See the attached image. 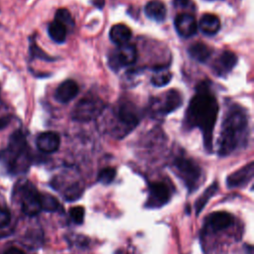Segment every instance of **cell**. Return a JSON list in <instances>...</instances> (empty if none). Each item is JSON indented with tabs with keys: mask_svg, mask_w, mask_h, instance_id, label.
Listing matches in <instances>:
<instances>
[{
	"mask_svg": "<svg viewBox=\"0 0 254 254\" xmlns=\"http://www.w3.org/2000/svg\"><path fill=\"white\" fill-rule=\"evenodd\" d=\"M210 83L209 80H203L196 85L195 93L189 102L184 119V126L187 129L198 128L201 131L203 145L207 152L212 150L213 128L219 109Z\"/></svg>",
	"mask_w": 254,
	"mask_h": 254,
	"instance_id": "1",
	"label": "cell"
},
{
	"mask_svg": "<svg viewBox=\"0 0 254 254\" xmlns=\"http://www.w3.org/2000/svg\"><path fill=\"white\" fill-rule=\"evenodd\" d=\"M248 123V114L244 107L236 103L227 107L217 140V154L220 157L228 156L246 144Z\"/></svg>",
	"mask_w": 254,
	"mask_h": 254,
	"instance_id": "2",
	"label": "cell"
},
{
	"mask_svg": "<svg viewBox=\"0 0 254 254\" xmlns=\"http://www.w3.org/2000/svg\"><path fill=\"white\" fill-rule=\"evenodd\" d=\"M101 115H104L103 130L115 139H123L131 133L138 126L141 118L138 108L129 100H119Z\"/></svg>",
	"mask_w": 254,
	"mask_h": 254,
	"instance_id": "3",
	"label": "cell"
},
{
	"mask_svg": "<svg viewBox=\"0 0 254 254\" xmlns=\"http://www.w3.org/2000/svg\"><path fill=\"white\" fill-rule=\"evenodd\" d=\"M3 159L11 172L21 173L27 171L30 165V154L25 134L16 130L9 139L8 147L3 152Z\"/></svg>",
	"mask_w": 254,
	"mask_h": 254,
	"instance_id": "4",
	"label": "cell"
},
{
	"mask_svg": "<svg viewBox=\"0 0 254 254\" xmlns=\"http://www.w3.org/2000/svg\"><path fill=\"white\" fill-rule=\"evenodd\" d=\"M173 168L190 191H193L199 186L201 169L191 158L177 156L173 161Z\"/></svg>",
	"mask_w": 254,
	"mask_h": 254,
	"instance_id": "5",
	"label": "cell"
},
{
	"mask_svg": "<svg viewBox=\"0 0 254 254\" xmlns=\"http://www.w3.org/2000/svg\"><path fill=\"white\" fill-rule=\"evenodd\" d=\"M105 103L103 99L95 95L82 97L71 111V118L77 122H89L98 118L104 111Z\"/></svg>",
	"mask_w": 254,
	"mask_h": 254,
	"instance_id": "6",
	"label": "cell"
},
{
	"mask_svg": "<svg viewBox=\"0 0 254 254\" xmlns=\"http://www.w3.org/2000/svg\"><path fill=\"white\" fill-rule=\"evenodd\" d=\"M183 104V95L177 89H170L167 92L153 97L150 101V113L153 116H166L179 109Z\"/></svg>",
	"mask_w": 254,
	"mask_h": 254,
	"instance_id": "7",
	"label": "cell"
},
{
	"mask_svg": "<svg viewBox=\"0 0 254 254\" xmlns=\"http://www.w3.org/2000/svg\"><path fill=\"white\" fill-rule=\"evenodd\" d=\"M137 60V50L132 44H125L118 46L108 55V65L114 70L118 71L122 67H126L135 64Z\"/></svg>",
	"mask_w": 254,
	"mask_h": 254,
	"instance_id": "8",
	"label": "cell"
},
{
	"mask_svg": "<svg viewBox=\"0 0 254 254\" xmlns=\"http://www.w3.org/2000/svg\"><path fill=\"white\" fill-rule=\"evenodd\" d=\"M20 187L22 211L29 216L37 215L42 210L40 204V192L29 181L21 183Z\"/></svg>",
	"mask_w": 254,
	"mask_h": 254,
	"instance_id": "9",
	"label": "cell"
},
{
	"mask_svg": "<svg viewBox=\"0 0 254 254\" xmlns=\"http://www.w3.org/2000/svg\"><path fill=\"white\" fill-rule=\"evenodd\" d=\"M170 197L171 191L165 183H151L149 185V196L146 202V206L161 207L170 200Z\"/></svg>",
	"mask_w": 254,
	"mask_h": 254,
	"instance_id": "10",
	"label": "cell"
},
{
	"mask_svg": "<svg viewBox=\"0 0 254 254\" xmlns=\"http://www.w3.org/2000/svg\"><path fill=\"white\" fill-rule=\"evenodd\" d=\"M238 59L236 55L230 51L222 52L212 63L211 69L216 76H226L236 65Z\"/></svg>",
	"mask_w": 254,
	"mask_h": 254,
	"instance_id": "11",
	"label": "cell"
},
{
	"mask_svg": "<svg viewBox=\"0 0 254 254\" xmlns=\"http://www.w3.org/2000/svg\"><path fill=\"white\" fill-rule=\"evenodd\" d=\"M177 33L182 38H190L197 32V23L194 17L189 13L179 14L174 21Z\"/></svg>",
	"mask_w": 254,
	"mask_h": 254,
	"instance_id": "12",
	"label": "cell"
},
{
	"mask_svg": "<svg viewBox=\"0 0 254 254\" xmlns=\"http://www.w3.org/2000/svg\"><path fill=\"white\" fill-rule=\"evenodd\" d=\"M254 175V164L250 162L249 164L243 166L239 170L235 171L227 177L226 184L228 188H238L247 185L253 178Z\"/></svg>",
	"mask_w": 254,
	"mask_h": 254,
	"instance_id": "13",
	"label": "cell"
},
{
	"mask_svg": "<svg viewBox=\"0 0 254 254\" xmlns=\"http://www.w3.org/2000/svg\"><path fill=\"white\" fill-rule=\"evenodd\" d=\"M60 144H61V138L59 134L51 131L41 133L36 139V145L38 149L41 152L47 153V154H51L58 151Z\"/></svg>",
	"mask_w": 254,
	"mask_h": 254,
	"instance_id": "14",
	"label": "cell"
},
{
	"mask_svg": "<svg viewBox=\"0 0 254 254\" xmlns=\"http://www.w3.org/2000/svg\"><path fill=\"white\" fill-rule=\"evenodd\" d=\"M78 91L77 83L72 79H66L56 88L55 97L61 103H67L78 94Z\"/></svg>",
	"mask_w": 254,
	"mask_h": 254,
	"instance_id": "15",
	"label": "cell"
},
{
	"mask_svg": "<svg viewBox=\"0 0 254 254\" xmlns=\"http://www.w3.org/2000/svg\"><path fill=\"white\" fill-rule=\"evenodd\" d=\"M233 220V216L226 211H216L210 213L206 218L208 227L214 232L228 228L230 225H232Z\"/></svg>",
	"mask_w": 254,
	"mask_h": 254,
	"instance_id": "16",
	"label": "cell"
},
{
	"mask_svg": "<svg viewBox=\"0 0 254 254\" xmlns=\"http://www.w3.org/2000/svg\"><path fill=\"white\" fill-rule=\"evenodd\" d=\"M221 24L219 18L210 13L203 14L199 20L198 28L206 36H214L220 30Z\"/></svg>",
	"mask_w": 254,
	"mask_h": 254,
	"instance_id": "17",
	"label": "cell"
},
{
	"mask_svg": "<svg viewBox=\"0 0 254 254\" xmlns=\"http://www.w3.org/2000/svg\"><path fill=\"white\" fill-rule=\"evenodd\" d=\"M132 32L124 24H116L112 26V28L109 31V39L112 43H114L117 46H122L128 43V41L131 39Z\"/></svg>",
	"mask_w": 254,
	"mask_h": 254,
	"instance_id": "18",
	"label": "cell"
},
{
	"mask_svg": "<svg viewBox=\"0 0 254 254\" xmlns=\"http://www.w3.org/2000/svg\"><path fill=\"white\" fill-rule=\"evenodd\" d=\"M146 16L156 22H163L167 16V10L163 2L159 0L149 1L145 6Z\"/></svg>",
	"mask_w": 254,
	"mask_h": 254,
	"instance_id": "19",
	"label": "cell"
},
{
	"mask_svg": "<svg viewBox=\"0 0 254 254\" xmlns=\"http://www.w3.org/2000/svg\"><path fill=\"white\" fill-rule=\"evenodd\" d=\"M173 77L172 72L166 64H159L153 68L151 76V83L156 87H163L167 85Z\"/></svg>",
	"mask_w": 254,
	"mask_h": 254,
	"instance_id": "20",
	"label": "cell"
},
{
	"mask_svg": "<svg viewBox=\"0 0 254 254\" xmlns=\"http://www.w3.org/2000/svg\"><path fill=\"white\" fill-rule=\"evenodd\" d=\"M188 53L191 59L198 63H205L212 54V50L203 43H194L189 47Z\"/></svg>",
	"mask_w": 254,
	"mask_h": 254,
	"instance_id": "21",
	"label": "cell"
},
{
	"mask_svg": "<svg viewBox=\"0 0 254 254\" xmlns=\"http://www.w3.org/2000/svg\"><path fill=\"white\" fill-rule=\"evenodd\" d=\"M48 33L50 38L58 43V44H63L65 42L66 39V34H67V29L66 27L62 24L61 22L54 20L49 24L48 27Z\"/></svg>",
	"mask_w": 254,
	"mask_h": 254,
	"instance_id": "22",
	"label": "cell"
},
{
	"mask_svg": "<svg viewBox=\"0 0 254 254\" xmlns=\"http://www.w3.org/2000/svg\"><path fill=\"white\" fill-rule=\"evenodd\" d=\"M218 190V186L217 183H213L211 184L207 189L204 190V191L198 196V198L196 199L195 203H194V207H195V213L198 214L203 207L205 206V204L208 202V200L210 199V197L217 191Z\"/></svg>",
	"mask_w": 254,
	"mask_h": 254,
	"instance_id": "23",
	"label": "cell"
},
{
	"mask_svg": "<svg viewBox=\"0 0 254 254\" xmlns=\"http://www.w3.org/2000/svg\"><path fill=\"white\" fill-rule=\"evenodd\" d=\"M41 209L45 211H57L60 208V202L58 199L50 193H40Z\"/></svg>",
	"mask_w": 254,
	"mask_h": 254,
	"instance_id": "24",
	"label": "cell"
},
{
	"mask_svg": "<svg viewBox=\"0 0 254 254\" xmlns=\"http://www.w3.org/2000/svg\"><path fill=\"white\" fill-rule=\"evenodd\" d=\"M30 59L34 60V59H40L43 61H47V62H54L55 58L49 56L48 54H46L36 43V41L34 39L31 40L30 42Z\"/></svg>",
	"mask_w": 254,
	"mask_h": 254,
	"instance_id": "25",
	"label": "cell"
},
{
	"mask_svg": "<svg viewBox=\"0 0 254 254\" xmlns=\"http://www.w3.org/2000/svg\"><path fill=\"white\" fill-rule=\"evenodd\" d=\"M55 20L61 22L62 24H64L66 29L68 30L69 28H72L74 26V22H73V19L70 15V13L68 12V10L64 9V8H62V9H59L56 14H55Z\"/></svg>",
	"mask_w": 254,
	"mask_h": 254,
	"instance_id": "26",
	"label": "cell"
},
{
	"mask_svg": "<svg viewBox=\"0 0 254 254\" xmlns=\"http://www.w3.org/2000/svg\"><path fill=\"white\" fill-rule=\"evenodd\" d=\"M115 177H116V170H115L114 168L107 167V168L102 169V170L98 173L97 180H98V182H100L101 184L108 185V184H110V183L113 182V180L115 179Z\"/></svg>",
	"mask_w": 254,
	"mask_h": 254,
	"instance_id": "27",
	"label": "cell"
},
{
	"mask_svg": "<svg viewBox=\"0 0 254 254\" xmlns=\"http://www.w3.org/2000/svg\"><path fill=\"white\" fill-rule=\"evenodd\" d=\"M69 216L72 219V221L76 224H82L83 220H84V214H85V210L82 206H73L71 208H69Z\"/></svg>",
	"mask_w": 254,
	"mask_h": 254,
	"instance_id": "28",
	"label": "cell"
},
{
	"mask_svg": "<svg viewBox=\"0 0 254 254\" xmlns=\"http://www.w3.org/2000/svg\"><path fill=\"white\" fill-rule=\"evenodd\" d=\"M173 5L175 8L180 9L182 11H188L187 13L190 14L195 10V5L191 0H173Z\"/></svg>",
	"mask_w": 254,
	"mask_h": 254,
	"instance_id": "29",
	"label": "cell"
},
{
	"mask_svg": "<svg viewBox=\"0 0 254 254\" xmlns=\"http://www.w3.org/2000/svg\"><path fill=\"white\" fill-rule=\"evenodd\" d=\"M11 220V213L8 209L0 207V228L9 224Z\"/></svg>",
	"mask_w": 254,
	"mask_h": 254,
	"instance_id": "30",
	"label": "cell"
},
{
	"mask_svg": "<svg viewBox=\"0 0 254 254\" xmlns=\"http://www.w3.org/2000/svg\"><path fill=\"white\" fill-rule=\"evenodd\" d=\"M4 254H25V252L17 247H11L5 251Z\"/></svg>",
	"mask_w": 254,
	"mask_h": 254,
	"instance_id": "31",
	"label": "cell"
},
{
	"mask_svg": "<svg viewBox=\"0 0 254 254\" xmlns=\"http://www.w3.org/2000/svg\"><path fill=\"white\" fill-rule=\"evenodd\" d=\"M92 4L97 8L101 9L104 6V0H92Z\"/></svg>",
	"mask_w": 254,
	"mask_h": 254,
	"instance_id": "32",
	"label": "cell"
}]
</instances>
